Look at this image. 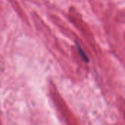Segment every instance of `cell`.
<instances>
[{
  "mask_svg": "<svg viewBox=\"0 0 125 125\" xmlns=\"http://www.w3.org/2000/svg\"><path fill=\"white\" fill-rule=\"evenodd\" d=\"M76 45H77V49H78V53H79L80 56H81L82 59H83L84 62H89V59L88 56L86 54V53L84 52V51L81 48V47L80 46V45H79L78 42H76Z\"/></svg>",
  "mask_w": 125,
  "mask_h": 125,
  "instance_id": "6da1fadb",
  "label": "cell"
}]
</instances>
